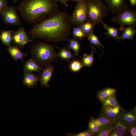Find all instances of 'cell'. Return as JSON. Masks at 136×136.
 <instances>
[{
	"label": "cell",
	"mask_w": 136,
	"mask_h": 136,
	"mask_svg": "<svg viewBox=\"0 0 136 136\" xmlns=\"http://www.w3.org/2000/svg\"><path fill=\"white\" fill-rule=\"evenodd\" d=\"M70 16L58 10L33 25L27 34L32 39H38L52 43L67 39L71 28Z\"/></svg>",
	"instance_id": "obj_1"
},
{
	"label": "cell",
	"mask_w": 136,
	"mask_h": 136,
	"mask_svg": "<svg viewBox=\"0 0 136 136\" xmlns=\"http://www.w3.org/2000/svg\"><path fill=\"white\" fill-rule=\"evenodd\" d=\"M58 2L55 0H23L17 9L24 21L36 24L58 10Z\"/></svg>",
	"instance_id": "obj_2"
},
{
	"label": "cell",
	"mask_w": 136,
	"mask_h": 136,
	"mask_svg": "<svg viewBox=\"0 0 136 136\" xmlns=\"http://www.w3.org/2000/svg\"><path fill=\"white\" fill-rule=\"evenodd\" d=\"M56 44L52 45L44 41H38L30 46L31 58L44 67L54 62L58 57L55 49Z\"/></svg>",
	"instance_id": "obj_3"
},
{
	"label": "cell",
	"mask_w": 136,
	"mask_h": 136,
	"mask_svg": "<svg viewBox=\"0 0 136 136\" xmlns=\"http://www.w3.org/2000/svg\"><path fill=\"white\" fill-rule=\"evenodd\" d=\"M86 4L88 20L95 25L108 14V8L102 0H89Z\"/></svg>",
	"instance_id": "obj_4"
},
{
	"label": "cell",
	"mask_w": 136,
	"mask_h": 136,
	"mask_svg": "<svg viewBox=\"0 0 136 136\" xmlns=\"http://www.w3.org/2000/svg\"><path fill=\"white\" fill-rule=\"evenodd\" d=\"M86 2H77L70 20L72 24L79 27L88 20Z\"/></svg>",
	"instance_id": "obj_5"
},
{
	"label": "cell",
	"mask_w": 136,
	"mask_h": 136,
	"mask_svg": "<svg viewBox=\"0 0 136 136\" xmlns=\"http://www.w3.org/2000/svg\"><path fill=\"white\" fill-rule=\"evenodd\" d=\"M111 21L119 24L121 26H132L135 27L136 24V13L135 12L126 9L113 16Z\"/></svg>",
	"instance_id": "obj_6"
},
{
	"label": "cell",
	"mask_w": 136,
	"mask_h": 136,
	"mask_svg": "<svg viewBox=\"0 0 136 136\" xmlns=\"http://www.w3.org/2000/svg\"><path fill=\"white\" fill-rule=\"evenodd\" d=\"M17 11V8L13 5L5 8L0 13L4 23L10 25H19L21 21Z\"/></svg>",
	"instance_id": "obj_7"
},
{
	"label": "cell",
	"mask_w": 136,
	"mask_h": 136,
	"mask_svg": "<svg viewBox=\"0 0 136 136\" xmlns=\"http://www.w3.org/2000/svg\"><path fill=\"white\" fill-rule=\"evenodd\" d=\"M12 38V42L21 48H23L25 45L28 43L33 42L32 40L27 36L23 26L13 32Z\"/></svg>",
	"instance_id": "obj_8"
},
{
	"label": "cell",
	"mask_w": 136,
	"mask_h": 136,
	"mask_svg": "<svg viewBox=\"0 0 136 136\" xmlns=\"http://www.w3.org/2000/svg\"><path fill=\"white\" fill-rule=\"evenodd\" d=\"M124 110L120 105L114 107H102L99 116L105 117L113 122L120 118Z\"/></svg>",
	"instance_id": "obj_9"
},
{
	"label": "cell",
	"mask_w": 136,
	"mask_h": 136,
	"mask_svg": "<svg viewBox=\"0 0 136 136\" xmlns=\"http://www.w3.org/2000/svg\"><path fill=\"white\" fill-rule=\"evenodd\" d=\"M54 69V66L51 64H48L43 68L39 79L41 87L46 88L49 87L48 82L52 76Z\"/></svg>",
	"instance_id": "obj_10"
},
{
	"label": "cell",
	"mask_w": 136,
	"mask_h": 136,
	"mask_svg": "<svg viewBox=\"0 0 136 136\" xmlns=\"http://www.w3.org/2000/svg\"><path fill=\"white\" fill-rule=\"evenodd\" d=\"M106 2L108 9L113 14H117L128 7L125 0H106Z\"/></svg>",
	"instance_id": "obj_11"
},
{
	"label": "cell",
	"mask_w": 136,
	"mask_h": 136,
	"mask_svg": "<svg viewBox=\"0 0 136 136\" xmlns=\"http://www.w3.org/2000/svg\"><path fill=\"white\" fill-rule=\"evenodd\" d=\"M23 77L22 80L23 84L29 89L35 87L39 81L40 74H36L33 72L23 70Z\"/></svg>",
	"instance_id": "obj_12"
},
{
	"label": "cell",
	"mask_w": 136,
	"mask_h": 136,
	"mask_svg": "<svg viewBox=\"0 0 136 136\" xmlns=\"http://www.w3.org/2000/svg\"><path fill=\"white\" fill-rule=\"evenodd\" d=\"M7 50L12 58L16 61L20 59L21 61L23 62L25 57L28 54L27 53H22L21 48L15 45L8 47Z\"/></svg>",
	"instance_id": "obj_13"
},
{
	"label": "cell",
	"mask_w": 136,
	"mask_h": 136,
	"mask_svg": "<svg viewBox=\"0 0 136 136\" xmlns=\"http://www.w3.org/2000/svg\"><path fill=\"white\" fill-rule=\"evenodd\" d=\"M129 125L136 123V107L133 109L128 111L124 110L119 118Z\"/></svg>",
	"instance_id": "obj_14"
},
{
	"label": "cell",
	"mask_w": 136,
	"mask_h": 136,
	"mask_svg": "<svg viewBox=\"0 0 136 136\" xmlns=\"http://www.w3.org/2000/svg\"><path fill=\"white\" fill-rule=\"evenodd\" d=\"M23 67L24 71L37 72L40 74L42 73L43 68L31 58L24 62Z\"/></svg>",
	"instance_id": "obj_15"
},
{
	"label": "cell",
	"mask_w": 136,
	"mask_h": 136,
	"mask_svg": "<svg viewBox=\"0 0 136 136\" xmlns=\"http://www.w3.org/2000/svg\"><path fill=\"white\" fill-rule=\"evenodd\" d=\"M135 27L132 26H127L124 27L121 26L120 30L123 31V33L119 36L120 39L123 40L125 39H128L133 40L136 33V30Z\"/></svg>",
	"instance_id": "obj_16"
},
{
	"label": "cell",
	"mask_w": 136,
	"mask_h": 136,
	"mask_svg": "<svg viewBox=\"0 0 136 136\" xmlns=\"http://www.w3.org/2000/svg\"><path fill=\"white\" fill-rule=\"evenodd\" d=\"M112 126L122 132L125 135H129V125L119 118L112 122Z\"/></svg>",
	"instance_id": "obj_17"
},
{
	"label": "cell",
	"mask_w": 136,
	"mask_h": 136,
	"mask_svg": "<svg viewBox=\"0 0 136 136\" xmlns=\"http://www.w3.org/2000/svg\"><path fill=\"white\" fill-rule=\"evenodd\" d=\"M59 49V51L57 55L62 60H66L69 63L71 59H77L75 57L71 51L67 47H63L62 48L57 47Z\"/></svg>",
	"instance_id": "obj_18"
},
{
	"label": "cell",
	"mask_w": 136,
	"mask_h": 136,
	"mask_svg": "<svg viewBox=\"0 0 136 136\" xmlns=\"http://www.w3.org/2000/svg\"><path fill=\"white\" fill-rule=\"evenodd\" d=\"M13 29L2 30L0 35V40L2 43L7 47L11 45L12 41Z\"/></svg>",
	"instance_id": "obj_19"
},
{
	"label": "cell",
	"mask_w": 136,
	"mask_h": 136,
	"mask_svg": "<svg viewBox=\"0 0 136 136\" xmlns=\"http://www.w3.org/2000/svg\"><path fill=\"white\" fill-rule=\"evenodd\" d=\"M117 90L111 87H107L99 91L97 94V97L100 101L113 95H116Z\"/></svg>",
	"instance_id": "obj_20"
},
{
	"label": "cell",
	"mask_w": 136,
	"mask_h": 136,
	"mask_svg": "<svg viewBox=\"0 0 136 136\" xmlns=\"http://www.w3.org/2000/svg\"><path fill=\"white\" fill-rule=\"evenodd\" d=\"M91 45L92 48L91 53L89 54H84L81 59V62L83 66L90 67L93 63L94 53L95 49L94 48V45L92 46L91 44Z\"/></svg>",
	"instance_id": "obj_21"
},
{
	"label": "cell",
	"mask_w": 136,
	"mask_h": 136,
	"mask_svg": "<svg viewBox=\"0 0 136 136\" xmlns=\"http://www.w3.org/2000/svg\"><path fill=\"white\" fill-rule=\"evenodd\" d=\"M100 22L103 24L104 29L107 30V31L105 34L107 36L108 38L111 37L118 41L120 40V39L118 33V28H114L108 26L103 22L102 20Z\"/></svg>",
	"instance_id": "obj_22"
},
{
	"label": "cell",
	"mask_w": 136,
	"mask_h": 136,
	"mask_svg": "<svg viewBox=\"0 0 136 136\" xmlns=\"http://www.w3.org/2000/svg\"><path fill=\"white\" fill-rule=\"evenodd\" d=\"M67 40L69 42L67 47L73 51L75 55L78 56L81 47L80 44L78 40L75 38L71 39L67 38Z\"/></svg>",
	"instance_id": "obj_23"
},
{
	"label": "cell",
	"mask_w": 136,
	"mask_h": 136,
	"mask_svg": "<svg viewBox=\"0 0 136 136\" xmlns=\"http://www.w3.org/2000/svg\"><path fill=\"white\" fill-rule=\"evenodd\" d=\"M94 119L95 122L99 126L100 128H107L112 125L113 122L105 117L99 116L98 118H94Z\"/></svg>",
	"instance_id": "obj_24"
},
{
	"label": "cell",
	"mask_w": 136,
	"mask_h": 136,
	"mask_svg": "<svg viewBox=\"0 0 136 136\" xmlns=\"http://www.w3.org/2000/svg\"><path fill=\"white\" fill-rule=\"evenodd\" d=\"M102 107H114L119 105L116 95L110 96L100 101Z\"/></svg>",
	"instance_id": "obj_25"
},
{
	"label": "cell",
	"mask_w": 136,
	"mask_h": 136,
	"mask_svg": "<svg viewBox=\"0 0 136 136\" xmlns=\"http://www.w3.org/2000/svg\"><path fill=\"white\" fill-rule=\"evenodd\" d=\"M77 59H73L69 62V69L70 71L73 73L79 72L83 67L81 61Z\"/></svg>",
	"instance_id": "obj_26"
},
{
	"label": "cell",
	"mask_w": 136,
	"mask_h": 136,
	"mask_svg": "<svg viewBox=\"0 0 136 136\" xmlns=\"http://www.w3.org/2000/svg\"><path fill=\"white\" fill-rule=\"evenodd\" d=\"M95 25L91 21L87 20L79 27L88 36L93 32Z\"/></svg>",
	"instance_id": "obj_27"
},
{
	"label": "cell",
	"mask_w": 136,
	"mask_h": 136,
	"mask_svg": "<svg viewBox=\"0 0 136 136\" xmlns=\"http://www.w3.org/2000/svg\"><path fill=\"white\" fill-rule=\"evenodd\" d=\"M72 35L74 38L80 40L88 37V35L79 27L75 26L73 29Z\"/></svg>",
	"instance_id": "obj_28"
},
{
	"label": "cell",
	"mask_w": 136,
	"mask_h": 136,
	"mask_svg": "<svg viewBox=\"0 0 136 136\" xmlns=\"http://www.w3.org/2000/svg\"><path fill=\"white\" fill-rule=\"evenodd\" d=\"M94 118L91 117L89 122L88 128L89 130L92 133L94 136L95 135L100 127L96 123L94 119Z\"/></svg>",
	"instance_id": "obj_29"
},
{
	"label": "cell",
	"mask_w": 136,
	"mask_h": 136,
	"mask_svg": "<svg viewBox=\"0 0 136 136\" xmlns=\"http://www.w3.org/2000/svg\"><path fill=\"white\" fill-rule=\"evenodd\" d=\"M87 38L88 40L90 42L91 44H92L94 45H95L96 47L98 46L99 47H104L99 41L97 36L94 34L93 32L90 33L88 35Z\"/></svg>",
	"instance_id": "obj_30"
},
{
	"label": "cell",
	"mask_w": 136,
	"mask_h": 136,
	"mask_svg": "<svg viewBox=\"0 0 136 136\" xmlns=\"http://www.w3.org/2000/svg\"><path fill=\"white\" fill-rule=\"evenodd\" d=\"M114 128L112 125L107 128H100L96 134V136H109L112 131Z\"/></svg>",
	"instance_id": "obj_31"
},
{
	"label": "cell",
	"mask_w": 136,
	"mask_h": 136,
	"mask_svg": "<svg viewBox=\"0 0 136 136\" xmlns=\"http://www.w3.org/2000/svg\"><path fill=\"white\" fill-rule=\"evenodd\" d=\"M67 135L74 136H93V135L89 130L83 131L77 134H74L73 133H69Z\"/></svg>",
	"instance_id": "obj_32"
},
{
	"label": "cell",
	"mask_w": 136,
	"mask_h": 136,
	"mask_svg": "<svg viewBox=\"0 0 136 136\" xmlns=\"http://www.w3.org/2000/svg\"><path fill=\"white\" fill-rule=\"evenodd\" d=\"M129 135L136 136V123H134L129 125Z\"/></svg>",
	"instance_id": "obj_33"
},
{
	"label": "cell",
	"mask_w": 136,
	"mask_h": 136,
	"mask_svg": "<svg viewBox=\"0 0 136 136\" xmlns=\"http://www.w3.org/2000/svg\"><path fill=\"white\" fill-rule=\"evenodd\" d=\"M109 136H125L121 132L118 130L114 128L110 133Z\"/></svg>",
	"instance_id": "obj_34"
},
{
	"label": "cell",
	"mask_w": 136,
	"mask_h": 136,
	"mask_svg": "<svg viewBox=\"0 0 136 136\" xmlns=\"http://www.w3.org/2000/svg\"><path fill=\"white\" fill-rule=\"evenodd\" d=\"M7 0H0V13L6 7L8 6Z\"/></svg>",
	"instance_id": "obj_35"
},
{
	"label": "cell",
	"mask_w": 136,
	"mask_h": 136,
	"mask_svg": "<svg viewBox=\"0 0 136 136\" xmlns=\"http://www.w3.org/2000/svg\"><path fill=\"white\" fill-rule=\"evenodd\" d=\"M57 2H60L61 4H63L66 7H67L68 5L67 3L66 0H55Z\"/></svg>",
	"instance_id": "obj_36"
},
{
	"label": "cell",
	"mask_w": 136,
	"mask_h": 136,
	"mask_svg": "<svg viewBox=\"0 0 136 136\" xmlns=\"http://www.w3.org/2000/svg\"><path fill=\"white\" fill-rule=\"evenodd\" d=\"M130 5L132 7H135L136 6V0H129Z\"/></svg>",
	"instance_id": "obj_37"
},
{
	"label": "cell",
	"mask_w": 136,
	"mask_h": 136,
	"mask_svg": "<svg viewBox=\"0 0 136 136\" xmlns=\"http://www.w3.org/2000/svg\"><path fill=\"white\" fill-rule=\"evenodd\" d=\"M67 2L69 1H74L77 2H87L89 0H66Z\"/></svg>",
	"instance_id": "obj_38"
},
{
	"label": "cell",
	"mask_w": 136,
	"mask_h": 136,
	"mask_svg": "<svg viewBox=\"0 0 136 136\" xmlns=\"http://www.w3.org/2000/svg\"><path fill=\"white\" fill-rule=\"evenodd\" d=\"M12 0L15 3H16L17 2H18L19 0Z\"/></svg>",
	"instance_id": "obj_39"
}]
</instances>
